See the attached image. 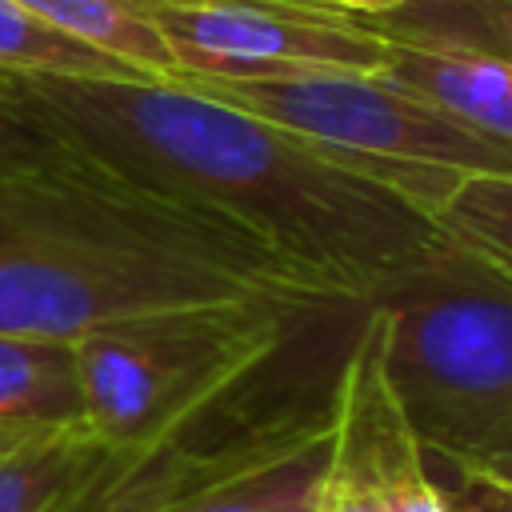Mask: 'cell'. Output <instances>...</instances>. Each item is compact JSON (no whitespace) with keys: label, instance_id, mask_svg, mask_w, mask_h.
Wrapping results in <instances>:
<instances>
[{"label":"cell","instance_id":"cell-1","mask_svg":"<svg viewBox=\"0 0 512 512\" xmlns=\"http://www.w3.org/2000/svg\"><path fill=\"white\" fill-rule=\"evenodd\" d=\"M0 84L68 152L256 236L348 304L448 244L384 176L184 80L0 72Z\"/></svg>","mask_w":512,"mask_h":512},{"label":"cell","instance_id":"cell-2","mask_svg":"<svg viewBox=\"0 0 512 512\" xmlns=\"http://www.w3.org/2000/svg\"><path fill=\"white\" fill-rule=\"evenodd\" d=\"M348 300L256 236L128 184L84 156L0 176V332L80 336L208 308Z\"/></svg>","mask_w":512,"mask_h":512},{"label":"cell","instance_id":"cell-3","mask_svg":"<svg viewBox=\"0 0 512 512\" xmlns=\"http://www.w3.org/2000/svg\"><path fill=\"white\" fill-rule=\"evenodd\" d=\"M364 312L360 332L424 452L460 468L512 432V272L448 236Z\"/></svg>","mask_w":512,"mask_h":512},{"label":"cell","instance_id":"cell-4","mask_svg":"<svg viewBox=\"0 0 512 512\" xmlns=\"http://www.w3.org/2000/svg\"><path fill=\"white\" fill-rule=\"evenodd\" d=\"M316 320L284 304L208 308L136 320L72 344L88 432L112 448H156L196 436L272 356Z\"/></svg>","mask_w":512,"mask_h":512},{"label":"cell","instance_id":"cell-5","mask_svg":"<svg viewBox=\"0 0 512 512\" xmlns=\"http://www.w3.org/2000/svg\"><path fill=\"white\" fill-rule=\"evenodd\" d=\"M332 156L384 176L428 216L460 172H512V148L464 128L384 72L300 68L272 76H180Z\"/></svg>","mask_w":512,"mask_h":512},{"label":"cell","instance_id":"cell-6","mask_svg":"<svg viewBox=\"0 0 512 512\" xmlns=\"http://www.w3.org/2000/svg\"><path fill=\"white\" fill-rule=\"evenodd\" d=\"M140 8L180 76L384 72L392 48L380 32L320 0H140Z\"/></svg>","mask_w":512,"mask_h":512},{"label":"cell","instance_id":"cell-7","mask_svg":"<svg viewBox=\"0 0 512 512\" xmlns=\"http://www.w3.org/2000/svg\"><path fill=\"white\" fill-rule=\"evenodd\" d=\"M344 432L340 372L324 396L276 404L216 444H188L160 512H324Z\"/></svg>","mask_w":512,"mask_h":512},{"label":"cell","instance_id":"cell-8","mask_svg":"<svg viewBox=\"0 0 512 512\" xmlns=\"http://www.w3.org/2000/svg\"><path fill=\"white\" fill-rule=\"evenodd\" d=\"M344 444L364 460L388 512H448L444 488L424 468V448L396 408L368 336L360 332L340 364Z\"/></svg>","mask_w":512,"mask_h":512},{"label":"cell","instance_id":"cell-9","mask_svg":"<svg viewBox=\"0 0 512 512\" xmlns=\"http://www.w3.org/2000/svg\"><path fill=\"white\" fill-rule=\"evenodd\" d=\"M392 44V40H388ZM384 76L436 104L464 128L512 148V64L472 52H432L392 44Z\"/></svg>","mask_w":512,"mask_h":512},{"label":"cell","instance_id":"cell-10","mask_svg":"<svg viewBox=\"0 0 512 512\" xmlns=\"http://www.w3.org/2000/svg\"><path fill=\"white\" fill-rule=\"evenodd\" d=\"M108 456L112 448H104L88 424L0 440V512H72Z\"/></svg>","mask_w":512,"mask_h":512},{"label":"cell","instance_id":"cell-11","mask_svg":"<svg viewBox=\"0 0 512 512\" xmlns=\"http://www.w3.org/2000/svg\"><path fill=\"white\" fill-rule=\"evenodd\" d=\"M84 424L72 344L0 332V440Z\"/></svg>","mask_w":512,"mask_h":512},{"label":"cell","instance_id":"cell-12","mask_svg":"<svg viewBox=\"0 0 512 512\" xmlns=\"http://www.w3.org/2000/svg\"><path fill=\"white\" fill-rule=\"evenodd\" d=\"M360 24L392 44L472 52L512 64V0H408L396 12Z\"/></svg>","mask_w":512,"mask_h":512},{"label":"cell","instance_id":"cell-13","mask_svg":"<svg viewBox=\"0 0 512 512\" xmlns=\"http://www.w3.org/2000/svg\"><path fill=\"white\" fill-rule=\"evenodd\" d=\"M16 4L28 8L36 20H44L48 28L136 68L140 76L152 80L180 76L168 44L144 16L140 0H16Z\"/></svg>","mask_w":512,"mask_h":512},{"label":"cell","instance_id":"cell-14","mask_svg":"<svg viewBox=\"0 0 512 512\" xmlns=\"http://www.w3.org/2000/svg\"><path fill=\"white\" fill-rule=\"evenodd\" d=\"M0 72L4 76H112V80L140 76L136 68L48 28L16 0H0Z\"/></svg>","mask_w":512,"mask_h":512},{"label":"cell","instance_id":"cell-15","mask_svg":"<svg viewBox=\"0 0 512 512\" xmlns=\"http://www.w3.org/2000/svg\"><path fill=\"white\" fill-rule=\"evenodd\" d=\"M432 220L512 272V172H460L432 204Z\"/></svg>","mask_w":512,"mask_h":512},{"label":"cell","instance_id":"cell-16","mask_svg":"<svg viewBox=\"0 0 512 512\" xmlns=\"http://www.w3.org/2000/svg\"><path fill=\"white\" fill-rule=\"evenodd\" d=\"M196 436L168 440L156 448H132V452H112L104 468L92 476V484L80 492L72 512H160L164 496L176 484L184 448Z\"/></svg>","mask_w":512,"mask_h":512},{"label":"cell","instance_id":"cell-17","mask_svg":"<svg viewBox=\"0 0 512 512\" xmlns=\"http://www.w3.org/2000/svg\"><path fill=\"white\" fill-rule=\"evenodd\" d=\"M72 152L48 136L0 84V176H20V172H36L48 164L68 160Z\"/></svg>","mask_w":512,"mask_h":512},{"label":"cell","instance_id":"cell-18","mask_svg":"<svg viewBox=\"0 0 512 512\" xmlns=\"http://www.w3.org/2000/svg\"><path fill=\"white\" fill-rule=\"evenodd\" d=\"M324 512H388V504L380 500L364 460L344 444V432H340V452H336V464H332V476H328Z\"/></svg>","mask_w":512,"mask_h":512},{"label":"cell","instance_id":"cell-19","mask_svg":"<svg viewBox=\"0 0 512 512\" xmlns=\"http://www.w3.org/2000/svg\"><path fill=\"white\" fill-rule=\"evenodd\" d=\"M456 484L444 488L448 512H512V484L476 476V472H452Z\"/></svg>","mask_w":512,"mask_h":512},{"label":"cell","instance_id":"cell-20","mask_svg":"<svg viewBox=\"0 0 512 512\" xmlns=\"http://www.w3.org/2000/svg\"><path fill=\"white\" fill-rule=\"evenodd\" d=\"M452 472H476V476H488V480H500V484H512V432L500 436L492 448H484L480 456H472L468 464L452 468Z\"/></svg>","mask_w":512,"mask_h":512},{"label":"cell","instance_id":"cell-21","mask_svg":"<svg viewBox=\"0 0 512 512\" xmlns=\"http://www.w3.org/2000/svg\"><path fill=\"white\" fill-rule=\"evenodd\" d=\"M320 4H328V8H336V12H348V16H356V20H368V16L396 12V8L408 4V0H320Z\"/></svg>","mask_w":512,"mask_h":512}]
</instances>
